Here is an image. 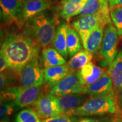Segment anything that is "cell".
I'll return each mask as SVG.
<instances>
[{
	"label": "cell",
	"instance_id": "cell-6",
	"mask_svg": "<svg viewBox=\"0 0 122 122\" xmlns=\"http://www.w3.org/2000/svg\"><path fill=\"white\" fill-rule=\"evenodd\" d=\"M86 88L81 83L77 71H72L53 86L50 94L55 97L71 94H86Z\"/></svg>",
	"mask_w": 122,
	"mask_h": 122
},
{
	"label": "cell",
	"instance_id": "cell-32",
	"mask_svg": "<svg viewBox=\"0 0 122 122\" xmlns=\"http://www.w3.org/2000/svg\"><path fill=\"white\" fill-rule=\"evenodd\" d=\"M118 98L119 100V103L120 106H122V84L121 85V86H120L119 92L118 94Z\"/></svg>",
	"mask_w": 122,
	"mask_h": 122
},
{
	"label": "cell",
	"instance_id": "cell-26",
	"mask_svg": "<svg viewBox=\"0 0 122 122\" xmlns=\"http://www.w3.org/2000/svg\"><path fill=\"white\" fill-rule=\"evenodd\" d=\"M15 105L14 103H2L0 106V116L1 118H4L11 115L14 112L15 109Z\"/></svg>",
	"mask_w": 122,
	"mask_h": 122
},
{
	"label": "cell",
	"instance_id": "cell-10",
	"mask_svg": "<svg viewBox=\"0 0 122 122\" xmlns=\"http://www.w3.org/2000/svg\"><path fill=\"white\" fill-rule=\"evenodd\" d=\"M74 71L67 63L57 66L45 68L44 81L50 87H53L68 74Z\"/></svg>",
	"mask_w": 122,
	"mask_h": 122
},
{
	"label": "cell",
	"instance_id": "cell-20",
	"mask_svg": "<svg viewBox=\"0 0 122 122\" xmlns=\"http://www.w3.org/2000/svg\"><path fill=\"white\" fill-rule=\"evenodd\" d=\"M45 68L65 65L66 61L57 50L53 48H45L42 51Z\"/></svg>",
	"mask_w": 122,
	"mask_h": 122
},
{
	"label": "cell",
	"instance_id": "cell-1",
	"mask_svg": "<svg viewBox=\"0 0 122 122\" xmlns=\"http://www.w3.org/2000/svg\"><path fill=\"white\" fill-rule=\"evenodd\" d=\"M39 45L30 37L21 33L7 36L1 49L8 62L9 68L20 73L27 65L37 58Z\"/></svg>",
	"mask_w": 122,
	"mask_h": 122
},
{
	"label": "cell",
	"instance_id": "cell-23",
	"mask_svg": "<svg viewBox=\"0 0 122 122\" xmlns=\"http://www.w3.org/2000/svg\"><path fill=\"white\" fill-rule=\"evenodd\" d=\"M15 122H41L39 115L33 110L24 109L16 116Z\"/></svg>",
	"mask_w": 122,
	"mask_h": 122
},
{
	"label": "cell",
	"instance_id": "cell-7",
	"mask_svg": "<svg viewBox=\"0 0 122 122\" xmlns=\"http://www.w3.org/2000/svg\"><path fill=\"white\" fill-rule=\"evenodd\" d=\"M19 81L24 87L41 86L44 80V70L36 58L25 66L19 73Z\"/></svg>",
	"mask_w": 122,
	"mask_h": 122
},
{
	"label": "cell",
	"instance_id": "cell-12",
	"mask_svg": "<svg viewBox=\"0 0 122 122\" xmlns=\"http://www.w3.org/2000/svg\"><path fill=\"white\" fill-rule=\"evenodd\" d=\"M58 107L61 114L78 107L86 101V97L84 94H71L55 97Z\"/></svg>",
	"mask_w": 122,
	"mask_h": 122
},
{
	"label": "cell",
	"instance_id": "cell-30",
	"mask_svg": "<svg viewBox=\"0 0 122 122\" xmlns=\"http://www.w3.org/2000/svg\"><path fill=\"white\" fill-rule=\"evenodd\" d=\"M7 83V75L4 72H1L0 75V84H1V88L5 86V85Z\"/></svg>",
	"mask_w": 122,
	"mask_h": 122
},
{
	"label": "cell",
	"instance_id": "cell-29",
	"mask_svg": "<svg viewBox=\"0 0 122 122\" xmlns=\"http://www.w3.org/2000/svg\"><path fill=\"white\" fill-rule=\"evenodd\" d=\"M77 122H107L103 119H98L94 118H81Z\"/></svg>",
	"mask_w": 122,
	"mask_h": 122
},
{
	"label": "cell",
	"instance_id": "cell-17",
	"mask_svg": "<svg viewBox=\"0 0 122 122\" xmlns=\"http://www.w3.org/2000/svg\"><path fill=\"white\" fill-rule=\"evenodd\" d=\"M88 0H64L61 8V15L62 18L69 22L71 18L79 13Z\"/></svg>",
	"mask_w": 122,
	"mask_h": 122
},
{
	"label": "cell",
	"instance_id": "cell-19",
	"mask_svg": "<svg viewBox=\"0 0 122 122\" xmlns=\"http://www.w3.org/2000/svg\"><path fill=\"white\" fill-rule=\"evenodd\" d=\"M103 35V29L101 27H98L93 30L86 39L85 44L83 45L84 49L87 50L92 55L96 54L100 50Z\"/></svg>",
	"mask_w": 122,
	"mask_h": 122
},
{
	"label": "cell",
	"instance_id": "cell-24",
	"mask_svg": "<svg viewBox=\"0 0 122 122\" xmlns=\"http://www.w3.org/2000/svg\"><path fill=\"white\" fill-rule=\"evenodd\" d=\"M112 22L118 30V36H122V7L115 8L110 11Z\"/></svg>",
	"mask_w": 122,
	"mask_h": 122
},
{
	"label": "cell",
	"instance_id": "cell-33",
	"mask_svg": "<svg viewBox=\"0 0 122 122\" xmlns=\"http://www.w3.org/2000/svg\"><path fill=\"white\" fill-rule=\"evenodd\" d=\"M1 122H3V121H1Z\"/></svg>",
	"mask_w": 122,
	"mask_h": 122
},
{
	"label": "cell",
	"instance_id": "cell-22",
	"mask_svg": "<svg viewBox=\"0 0 122 122\" xmlns=\"http://www.w3.org/2000/svg\"><path fill=\"white\" fill-rule=\"evenodd\" d=\"M93 55L86 50H81L68 61V65L74 71L81 69L86 64L91 62Z\"/></svg>",
	"mask_w": 122,
	"mask_h": 122
},
{
	"label": "cell",
	"instance_id": "cell-5",
	"mask_svg": "<svg viewBox=\"0 0 122 122\" xmlns=\"http://www.w3.org/2000/svg\"><path fill=\"white\" fill-rule=\"evenodd\" d=\"M41 86L24 87L20 86L10 88L1 93V99L12 101L19 107L33 105L41 95Z\"/></svg>",
	"mask_w": 122,
	"mask_h": 122
},
{
	"label": "cell",
	"instance_id": "cell-25",
	"mask_svg": "<svg viewBox=\"0 0 122 122\" xmlns=\"http://www.w3.org/2000/svg\"><path fill=\"white\" fill-rule=\"evenodd\" d=\"M77 120L73 116L61 114L51 118L45 119L41 122H77Z\"/></svg>",
	"mask_w": 122,
	"mask_h": 122
},
{
	"label": "cell",
	"instance_id": "cell-4",
	"mask_svg": "<svg viewBox=\"0 0 122 122\" xmlns=\"http://www.w3.org/2000/svg\"><path fill=\"white\" fill-rule=\"evenodd\" d=\"M111 19V17L102 13L83 15L73 21L71 26L78 32L82 45H84L93 30L98 27L103 29L109 24H112Z\"/></svg>",
	"mask_w": 122,
	"mask_h": 122
},
{
	"label": "cell",
	"instance_id": "cell-11",
	"mask_svg": "<svg viewBox=\"0 0 122 122\" xmlns=\"http://www.w3.org/2000/svg\"><path fill=\"white\" fill-rule=\"evenodd\" d=\"M50 6L48 0H25L20 16L24 20H28L44 13Z\"/></svg>",
	"mask_w": 122,
	"mask_h": 122
},
{
	"label": "cell",
	"instance_id": "cell-9",
	"mask_svg": "<svg viewBox=\"0 0 122 122\" xmlns=\"http://www.w3.org/2000/svg\"><path fill=\"white\" fill-rule=\"evenodd\" d=\"M33 105L34 110L40 118L44 119L61 115L54 96L41 94Z\"/></svg>",
	"mask_w": 122,
	"mask_h": 122
},
{
	"label": "cell",
	"instance_id": "cell-16",
	"mask_svg": "<svg viewBox=\"0 0 122 122\" xmlns=\"http://www.w3.org/2000/svg\"><path fill=\"white\" fill-rule=\"evenodd\" d=\"M107 74L112 79L114 91L118 96L122 84V49L118 53L110 65Z\"/></svg>",
	"mask_w": 122,
	"mask_h": 122
},
{
	"label": "cell",
	"instance_id": "cell-18",
	"mask_svg": "<svg viewBox=\"0 0 122 122\" xmlns=\"http://www.w3.org/2000/svg\"><path fill=\"white\" fill-rule=\"evenodd\" d=\"M68 27L66 23H62L58 27L52 43L53 48L57 50L65 59L68 55L67 46Z\"/></svg>",
	"mask_w": 122,
	"mask_h": 122
},
{
	"label": "cell",
	"instance_id": "cell-14",
	"mask_svg": "<svg viewBox=\"0 0 122 122\" xmlns=\"http://www.w3.org/2000/svg\"><path fill=\"white\" fill-rule=\"evenodd\" d=\"M85 88L86 93L91 96L108 93L114 90L112 79L107 73L95 82L88 85Z\"/></svg>",
	"mask_w": 122,
	"mask_h": 122
},
{
	"label": "cell",
	"instance_id": "cell-21",
	"mask_svg": "<svg viewBox=\"0 0 122 122\" xmlns=\"http://www.w3.org/2000/svg\"><path fill=\"white\" fill-rule=\"evenodd\" d=\"M81 43L78 32L72 26L68 25L67 35V46L70 57H72L81 50Z\"/></svg>",
	"mask_w": 122,
	"mask_h": 122
},
{
	"label": "cell",
	"instance_id": "cell-15",
	"mask_svg": "<svg viewBox=\"0 0 122 122\" xmlns=\"http://www.w3.org/2000/svg\"><path fill=\"white\" fill-rule=\"evenodd\" d=\"M1 11L7 20H14L21 16L23 1L22 0H0Z\"/></svg>",
	"mask_w": 122,
	"mask_h": 122
},
{
	"label": "cell",
	"instance_id": "cell-27",
	"mask_svg": "<svg viewBox=\"0 0 122 122\" xmlns=\"http://www.w3.org/2000/svg\"><path fill=\"white\" fill-rule=\"evenodd\" d=\"M7 68H9L8 62L4 54L0 52V71L3 72Z\"/></svg>",
	"mask_w": 122,
	"mask_h": 122
},
{
	"label": "cell",
	"instance_id": "cell-8",
	"mask_svg": "<svg viewBox=\"0 0 122 122\" xmlns=\"http://www.w3.org/2000/svg\"><path fill=\"white\" fill-rule=\"evenodd\" d=\"M118 30L115 25L112 24L107 25L100 49V54L109 65L118 54Z\"/></svg>",
	"mask_w": 122,
	"mask_h": 122
},
{
	"label": "cell",
	"instance_id": "cell-31",
	"mask_svg": "<svg viewBox=\"0 0 122 122\" xmlns=\"http://www.w3.org/2000/svg\"><path fill=\"white\" fill-rule=\"evenodd\" d=\"M110 122H122V115H117L115 118H112Z\"/></svg>",
	"mask_w": 122,
	"mask_h": 122
},
{
	"label": "cell",
	"instance_id": "cell-28",
	"mask_svg": "<svg viewBox=\"0 0 122 122\" xmlns=\"http://www.w3.org/2000/svg\"><path fill=\"white\" fill-rule=\"evenodd\" d=\"M110 10L112 11L115 8L122 7V0H108Z\"/></svg>",
	"mask_w": 122,
	"mask_h": 122
},
{
	"label": "cell",
	"instance_id": "cell-13",
	"mask_svg": "<svg viewBox=\"0 0 122 122\" xmlns=\"http://www.w3.org/2000/svg\"><path fill=\"white\" fill-rule=\"evenodd\" d=\"M77 74L81 83L86 86L98 80L106 74V71L93 62H90L81 69L77 71Z\"/></svg>",
	"mask_w": 122,
	"mask_h": 122
},
{
	"label": "cell",
	"instance_id": "cell-3",
	"mask_svg": "<svg viewBox=\"0 0 122 122\" xmlns=\"http://www.w3.org/2000/svg\"><path fill=\"white\" fill-rule=\"evenodd\" d=\"M25 29V35L44 49L53 43L57 32L54 19L44 13L27 20Z\"/></svg>",
	"mask_w": 122,
	"mask_h": 122
},
{
	"label": "cell",
	"instance_id": "cell-2",
	"mask_svg": "<svg viewBox=\"0 0 122 122\" xmlns=\"http://www.w3.org/2000/svg\"><path fill=\"white\" fill-rule=\"evenodd\" d=\"M118 96L114 91L108 93L91 96L83 105L63 114L69 116L104 115L122 114Z\"/></svg>",
	"mask_w": 122,
	"mask_h": 122
}]
</instances>
